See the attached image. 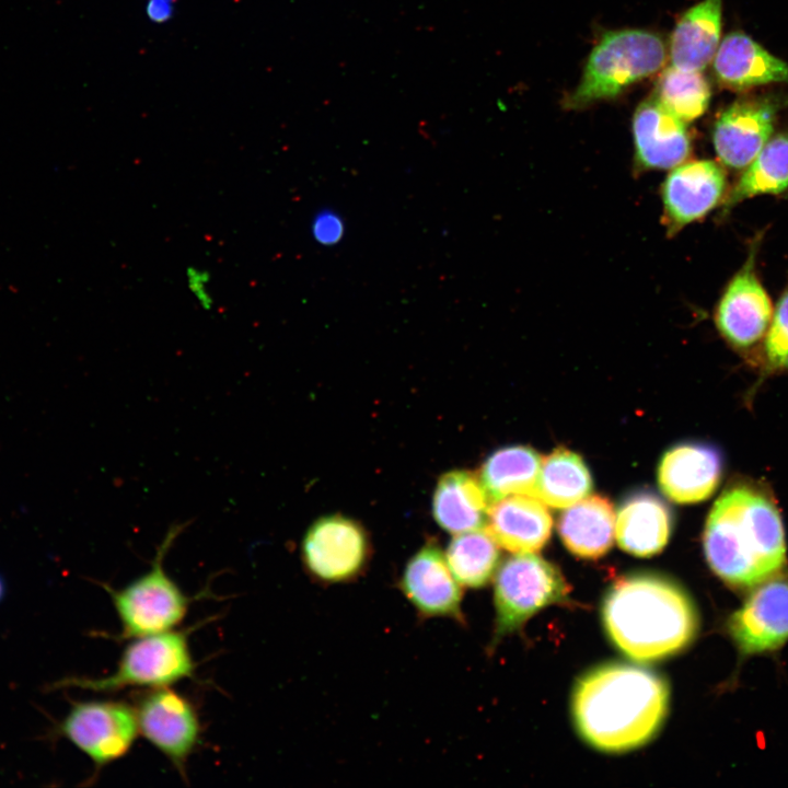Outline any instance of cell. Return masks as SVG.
<instances>
[{
  "label": "cell",
  "mask_w": 788,
  "mask_h": 788,
  "mask_svg": "<svg viewBox=\"0 0 788 788\" xmlns=\"http://www.w3.org/2000/svg\"><path fill=\"white\" fill-rule=\"evenodd\" d=\"M669 703V686L662 677L646 669L613 663L578 680L571 711L588 744L619 753L646 744L658 733Z\"/></svg>",
  "instance_id": "1"
},
{
  "label": "cell",
  "mask_w": 788,
  "mask_h": 788,
  "mask_svg": "<svg viewBox=\"0 0 788 788\" xmlns=\"http://www.w3.org/2000/svg\"><path fill=\"white\" fill-rule=\"evenodd\" d=\"M703 546L710 569L734 589H752L787 564L781 517L766 495L749 485L732 486L716 500Z\"/></svg>",
  "instance_id": "2"
},
{
  "label": "cell",
  "mask_w": 788,
  "mask_h": 788,
  "mask_svg": "<svg viewBox=\"0 0 788 788\" xmlns=\"http://www.w3.org/2000/svg\"><path fill=\"white\" fill-rule=\"evenodd\" d=\"M602 616L613 644L637 662L681 652L699 628L691 596L672 580L651 573L616 581L604 599Z\"/></svg>",
  "instance_id": "3"
},
{
  "label": "cell",
  "mask_w": 788,
  "mask_h": 788,
  "mask_svg": "<svg viewBox=\"0 0 788 788\" xmlns=\"http://www.w3.org/2000/svg\"><path fill=\"white\" fill-rule=\"evenodd\" d=\"M667 60L662 37L639 28L610 31L591 50L578 86L564 101L568 109L616 97L657 73Z\"/></svg>",
  "instance_id": "4"
},
{
  "label": "cell",
  "mask_w": 788,
  "mask_h": 788,
  "mask_svg": "<svg viewBox=\"0 0 788 788\" xmlns=\"http://www.w3.org/2000/svg\"><path fill=\"white\" fill-rule=\"evenodd\" d=\"M183 529V524L170 528L147 572L120 589L105 586L120 623L119 640L173 630L186 617L194 598L163 568V558Z\"/></svg>",
  "instance_id": "5"
},
{
  "label": "cell",
  "mask_w": 788,
  "mask_h": 788,
  "mask_svg": "<svg viewBox=\"0 0 788 788\" xmlns=\"http://www.w3.org/2000/svg\"><path fill=\"white\" fill-rule=\"evenodd\" d=\"M190 630H170L131 639L117 667L105 677H66L54 688L78 687L117 692L127 687L155 688L194 679L196 663L189 648Z\"/></svg>",
  "instance_id": "6"
},
{
  "label": "cell",
  "mask_w": 788,
  "mask_h": 788,
  "mask_svg": "<svg viewBox=\"0 0 788 788\" xmlns=\"http://www.w3.org/2000/svg\"><path fill=\"white\" fill-rule=\"evenodd\" d=\"M568 601V584L553 564L534 553L507 558L495 577L496 615L489 650L543 607Z\"/></svg>",
  "instance_id": "7"
},
{
  "label": "cell",
  "mask_w": 788,
  "mask_h": 788,
  "mask_svg": "<svg viewBox=\"0 0 788 788\" xmlns=\"http://www.w3.org/2000/svg\"><path fill=\"white\" fill-rule=\"evenodd\" d=\"M139 733L135 708L125 702H73L56 727L94 764L95 773L124 757Z\"/></svg>",
  "instance_id": "8"
},
{
  "label": "cell",
  "mask_w": 788,
  "mask_h": 788,
  "mask_svg": "<svg viewBox=\"0 0 788 788\" xmlns=\"http://www.w3.org/2000/svg\"><path fill=\"white\" fill-rule=\"evenodd\" d=\"M371 557L364 528L351 518L331 514L315 520L301 542V559L311 578L323 584L359 578Z\"/></svg>",
  "instance_id": "9"
},
{
  "label": "cell",
  "mask_w": 788,
  "mask_h": 788,
  "mask_svg": "<svg viewBox=\"0 0 788 788\" xmlns=\"http://www.w3.org/2000/svg\"><path fill=\"white\" fill-rule=\"evenodd\" d=\"M139 733L186 778V764L201 739L194 704L170 686L150 688L135 702Z\"/></svg>",
  "instance_id": "10"
},
{
  "label": "cell",
  "mask_w": 788,
  "mask_h": 788,
  "mask_svg": "<svg viewBox=\"0 0 788 788\" xmlns=\"http://www.w3.org/2000/svg\"><path fill=\"white\" fill-rule=\"evenodd\" d=\"M762 236L754 237L744 264L728 282L715 311L719 333L739 350L752 348L765 336L774 311L756 270Z\"/></svg>",
  "instance_id": "11"
},
{
  "label": "cell",
  "mask_w": 788,
  "mask_h": 788,
  "mask_svg": "<svg viewBox=\"0 0 788 788\" xmlns=\"http://www.w3.org/2000/svg\"><path fill=\"white\" fill-rule=\"evenodd\" d=\"M743 657L774 652L788 641V578L773 577L754 588L727 621Z\"/></svg>",
  "instance_id": "12"
},
{
  "label": "cell",
  "mask_w": 788,
  "mask_h": 788,
  "mask_svg": "<svg viewBox=\"0 0 788 788\" xmlns=\"http://www.w3.org/2000/svg\"><path fill=\"white\" fill-rule=\"evenodd\" d=\"M727 177L720 163L693 160L672 167L662 184V221L668 236L703 219L726 197Z\"/></svg>",
  "instance_id": "13"
},
{
  "label": "cell",
  "mask_w": 788,
  "mask_h": 788,
  "mask_svg": "<svg viewBox=\"0 0 788 788\" xmlns=\"http://www.w3.org/2000/svg\"><path fill=\"white\" fill-rule=\"evenodd\" d=\"M461 587L434 542L426 543L409 558L398 581L403 595L420 617L450 618L464 625Z\"/></svg>",
  "instance_id": "14"
},
{
  "label": "cell",
  "mask_w": 788,
  "mask_h": 788,
  "mask_svg": "<svg viewBox=\"0 0 788 788\" xmlns=\"http://www.w3.org/2000/svg\"><path fill=\"white\" fill-rule=\"evenodd\" d=\"M778 103L769 96H744L717 117L711 132L715 152L722 165L743 170L772 136Z\"/></svg>",
  "instance_id": "15"
},
{
  "label": "cell",
  "mask_w": 788,
  "mask_h": 788,
  "mask_svg": "<svg viewBox=\"0 0 788 788\" xmlns=\"http://www.w3.org/2000/svg\"><path fill=\"white\" fill-rule=\"evenodd\" d=\"M634 167L638 172L672 169L691 153L685 123L654 95L642 101L633 116Z\"/></svg>",
  "instance_id": "16"
},
{
  "label": "cell",
  "mask_w": 788,
  "mask_h": 788,
  "mask_svg": "<svg viewBox=\"0 0 788 788\" xmlns=\"http://www.w3.org/2000/svg\"><path fill=\"white\" fill-rule=\"evenodd\" d=\"M720 451L704 442H682L664 452L658 466L662 493L677 503H696L709 498L722 476Z\"/></svg>",
  "instance_id": "17"
},
{
  "label": "cell",
  "mask_w": 788,
  "mask_h": 788,
  "mask_svg": "<svg viewBox=\"0 0 788 788\" xmlns=\"http://www.w3.org/2000/svg\"><path fill=\"white\" fill-rule=\"evenodd\" d=\"M487 530L502 548L535 553L548 542L553 519L546 505L528 495H512L491 502Z\"/></svg>",
  "instance_id": "18"
},
{
  "label": "cell",
  "mask_w": 788,
  "mask_h": 788,
  "mask_svg": "<svg viewBox=\"0 0 788 788\" xmlns=\"http://www.w3.org/2000/svg\"><path fill=\"white\" fill-rule=\"evenodd\" d=\"M669 506L650 490L629 494L615 517L618 546L635 556L649 557L661 552L672 532Z\"/></svg>",
  "instance_id": "19"
},
{
  "label": "cell",
  "mask_w": 788,
  "mask_h": 788,
  "mask_svg": "<svg viewBox=\"0 0 788 788\" xmlns=\"http://www.w3.org/2000/svg\"><path fill=\"white\" fill-rule=\"evenodd\" d=\"M712 60L719 83L734 91L788 82V65L742 32L728 34Z\"/></svg>",
  "instance_id": "20"
},
{
  "label": "cell",
  "mask_w": 788,
  "mask_h": 788,
  "mask_svg": "<svg viewBox=\"0 0 788 788\" xmlns=\"http://www.w3.org/2000/svg\"><path fill=\"white\" fill-rule=\"evenodd\" d=\"M491 502L477 475L453 470L440 476L432 497V514L452 534L484 528Z\"/></svg>",
  "instance_id": "21"
},
{
  "label": "cell",
  "mask_w": 788,
  "mask_h": 788,
  "mask_svg": "<svg viewBox=\"0 0 788 788\" xmlns=\"http://www.w3.org/2000/svg\"><path fill=\"white\" fill-rule=\"evenodd\" d=\"M722 0H704L685 11L670 37L671 66L702 71L714 59L721 31Z\"/></svg>",
  "instance_id": "22"
},
{
  "label": "cell",
  "mask_w": 788,
  "mask_h": 788,
  "mask_svg": "<svg viewBox=\"0 0 788 788\" xmlns=\"http://www.w3.org/2000/svg\"><path fill=\"white\" fill-rule=\"evenodd\" d=\"M615 517L613 505L606 497L587 496L560 514L558 532L571 554L595 559L613 544Z\"/></svg>",
  "instance_id": "23"
},
{
  "label": "cell",
  "mask_w": 788,
  "mask_h": 788,
  "mask_svg": "<svg viewBox=\"0 0 788 788\" xmlns=\"http://www.w3.org/2000/svg\"><path fill=\"white\" fill-rule=\"evenodd\" d=\"M541 461L530 447L509 445L493 452L477 476L490 502L512 495L536 497Z\"/></svg>",
  "instance_id": "24"
},
{
  "label": "cell",
  "mask_w": 788,
  "mask_h": 788,
  "mask_svg": "<svg viewBox=\"0 0 788 788\" xmlns=\"http://www.w3.org/2000/svg\"><path fill=\"white\" fill-rule=\"evenodd\" d=\"M788 190V131L774 136L744 167L726 194L721 213L727 216L738 204L760 195H781Z\"/></svg>",
  "instance_id": "25"
},
{
  "label": "cell",
  "mask_w": 788,
  "mask_h": 788,
  "mask_svg": "<svg viewBox=\"0 0 788 788\" xmlns=\"http://www.w3.org/2000/svg\"><path fill=\"white\" fill-rule=\"evenodd\" d=\"M592 487L591 474L577 453L559 448L542 459L536 497L546 506L568 508L587 497Z\"/></svg>",
  "instance_id": "26"
},
{
  "label": "cell",
  "mask_w": 788,
  "mask_h": 788,
  "mask_svg": "<svg viewBox=\"0 0 788 788\" xmlns=\"http://www.w3.org/2000/svg\"><path fill=\"white\" fill-rule=\"evenodd\" d=\"M445 558L462 587L480 589L495 576L500 552L497 542L484 526L455 534L448 545Z\"/></svg>",
  "instance_id": "27"
},
{
  "label": "cell",
  "mask_w": 788,
  "mask_h": 788,
  "mask_svg": "<svg viewBox=\"0 0 788 788\" xmlns=\"http://www.w3.org/2000/svg\"><path fill=\"white\" fill-rule=\"evenodd\" d=\"M654 96L681 120L691 123L707 111L711 90L700 71L670 66L660 74Z\"/></svg>",
  "instance_id": "28"
},
{
  "label": "cell",
  "mask_w": 788,
  "mask_h": 788,
  "mask_svg": "<svg viewBox=\"0 0 788 788\" xmlns=\"http://www.w3.org/2000/svg\"><path fill=\"white\" fill-rule=\"evenodd\" d=\"M764 358L768 371L788 370V283L765 334Z\"/></svg>",
  "instance_id": "29"
},
{
  "label": "cell",
  "mask_w": 788,
  "mask_h": 788,
  "mask_svg": "<svg viewBox=\"0 0 788 788\" xmlns=\"http://www.w3.org/2000/svg\"><path fill=\"white\" fill-rule=\"evenodd\" d=\"M345 225L339 215L333 210H321L315 213L311 223L314 240L321 245H335L344 236Z\"/></svg>",
  "instance_id": "30"
},
{
  "label": "cell",
  "mask_w": 788,
  "mask_h": 788,
  "mask_svg": "<svg viewBox=\"0 0 788 788\" xmlns=\"http://www.w3.org/2000/svg\"><path fill=\"white\" fill-rule=\"evenodd\" d=\"M185 281L196 303L206 311L211 310L213 296L210 290L211 279L209 271L198 266H189L185 270Z\"/></svg>",
  "instance_id": "31"
},
{
  "label": "cell",
  "mask_w": 788,
  "mask_h": 788,
  "mask_svg": "<svg viewBox=\"0 0 788 788\" xmlns=\"http://www.w3.org/2000/svg\"><path fill=\"white\" fill-rule=\"evenodd\" d=\"M175 3L176 0H147L146 14L153 23H165L174 15Z\"/></svg>",
  "instance_id": "32"
},
{
  "label": "cell",
  "mask_w": 788,
  "mask_h": 788,
  "mask_svg": "<svg viewBox=\"0 0 788 788\" xmlns=\"http://www.w3.org/2000/svg\"><path fill=\"white\" fill-rule=\"evenodd\" d=\"M3 594H4V583H3L2 578L0 577V599L2 598Z\"/></svg>",
  "instance_id": "33"
}]
</instances>
